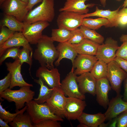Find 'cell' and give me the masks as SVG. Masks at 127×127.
Returning a JSON list of instances; mask_svg holds the SVG:
<instances>
[{"mask_svg": "<svg viewBox=\"0 0 127 127\" xmlns=\"http://www.w3.org/2000/svg\"><path fill=\"white\" fill-rule=\"evenodd\" d=\"M51 37L43 35L37 45L33 54L34 58L38 61L41 66L49 69L54 68L53 62L59 56V52Z\"/></svg>", "mask_w": 127, "mask_h": 127, "instance_id": "obj_1", "label": "cell"}, {"mask_svg": "<svg viewBox=\"0 0 127 127\" xmlns=\"http://www.w3.org/2000/svg\"><path fill=\"white\" fill-rule=\"evenodd\" d=\"M55 16L54 0H43L39 5L28 12L23 22L32 24L39 21L51 22Z\"/></svg>", "mask_w": 127, "mask_h": 127, "instance_id": "obj_2", "label": "cell"}, {"mask_svg": "<svg viewBox=\"0 0 127 127\" xmlns=\"http://www.w3.org/2000/svg\"><path fill=\"white\" fill-rule=\"evenodd\" d=\"M30 87L24 86L17 90H12L9 88L0 93V97L9 102L15 103V112L23 108L25 103H28L34 99L35 92L31 90Z\"/></svg>", "mask_w": 127, "mask_h": 127, "instance_id": "obj_3", "label": "cell"}, {"mask_svg": "<svg viewBox=\"0 0 127 127\" xmlns=\"http://www.w3.org/2000/svg\"><path fill=\"white\" fill-rule=\"evenodd\" d=\"M26 111L30 115L33 124L37 123L45 119H51L63 121L62 118L56 115L51 111L46 102L39 104L32 100L26 103Z\"/></svg>", "mask_w": 127, "mask_h": 127, "instance_id": "obj_4", "label": "cell"}, {"mask_svg": "<svg viewBox=\"0 0 127 127\" xmlns=\"http://www.w3.org/2000/svg\"><path fill=\"white\" fill-rule=\"evenodd\" d=\"M106 77L110 83L112 89L117 95L120 94L122 83L126 78L127 73L113 60L107 64Z\"/></svg>", "mask_w": 127, "mask_h": 127, "instance_id": "obj_5", "label": "cell"}, {"mask_svg": "<svg viewBox=\"0 0 127 127\" xmlns=\"http://www.w3.org/2000/svg\"><path fill=\"white\" fill-rule=\"evenodd\" d=\"M27 4L21 0H6L0 6L5 14L13 16L23 22L28 12Z\"/></svg>", "mask_w": 127, "mask_h": 127, "instance_id": "obj_6", "label": "cell"}, {"mask_svg": "<svg viewBox=\"0 0 127 127\" xmlns=\"http://www.w3.org/2000/svg\"><path fill=\"white\" fill-rule=\"evenodd\" d=\"M60 12L57 20L58 28H63L72 31L82 25L84 18L83 15L71 12Z\"/></svg>", "mask_w": 127, "mask_h": 127, "instance_id": "obj_7", "label": "cell"}, {"mask_svg": "<svg viewBox=\"0 0 127 127\" xmlns=\"http://www.w3.org/2000/svg\"><path fill=\"white\" fill-rule=\"evenodd\" d=\"M49 25V22L43 21L32 24L24 23L22 32L29 43L37 44L43 35V31Z\"/></svg>", "mask_w": 127, "mask_h": 127, "instance_id": "obj_8", "label": "cell"}, {"mask_svg": "<svg viewBox=\"0 0 127 127\" xmlns=\"http://www.w3.org/2000/svg\"><path fill=\"white\" fill-rule=\"evenodd\" d=\"M119 47L117 41L108 38L104 43L99 45L95 56L98 60L108 64L116 57V52Z\"/></svg>", "mask_w": 127, "mask_h": 127, "instance_id": "obj_9", "label": "cell"}, {"mask_svg": "<svg viewBox=\"0 0 127 127\" xmlns=\"http://www.w3.org/2000/svg\"><path fill=\"white\" fill-rule=\"evenodd\" d=\"M85 101L77 98L67 97L64 109V116L68 120L77 119L86 106Z\"/></svg>", "mask_w": 127, "mask_h": 127, "instance_id": "obj_10", "label": "cell"}, {"mask_svg": "<svg viewBox=\"0 0 127 127\" xmlns=\"http://www.w3.org/2000/svg\"><path fill=\"white\" fill-rule=\"evenodd\" d=\"M74 71L71 70L61 83V88L65 96L74 97L84 100L85 99V95L80 92L76 81V75Z\"/></svg>", "mask_w": 127, "mask_h": 127, "instance_id": "obj_11", "label": "cell"}, {"mask_svg": "<svg viewBox=\"0 0 127 127\" xmlns=\"http://www.w3.org/2000/svg\"><path fill=\"white\" fill-rule=\"evenodd\" d=\"M60 74L56 68L49 69L46 67L41 66L37 70L36 76L43 79L51 88L61 87Z\"/></svg>", "mask_w": 127, "mask_h": 127, "instance_id": "obj_12", "label": "cell"}, {"mask_svg": "<svg viewBox=\"0 0 127 127\" xmlns=\"http://www.w3.org/2000/svg\"><path fill=\"white\" fill-rule=\"evenodd\" d=\"M67 97L61 87L54 89L50 98L46 102L55 114L64 118V109Z\"/></svg>", "mask_w": 127, "mask_h": 127, "instance_id": "obj_13", "label": "cell"}, {"mask_svg": "<svg viewBox=\"0 0 127 127\" xmlns=\"http://www.w3.org/2000/svg\"><path fill=\"white\" fill-rule=\"evenodd\" d=\"M96 56L80 54L75 59L71 70L76 75L90 72L98 60Z\"/></svg>", "mask_w": 127, "mask_h": 127, "instance_id": "obj_14", "label": "cell"}, {"mask_svg": "<svg viewBox=\"0 0 127 127\" xmlns=\"http://www.w3.org/2000/svg\"><path fill=\"white\" fill-rule=\"evenodd\" d=\"M5 64L7 70L11 75V82L9 88L11 89L18 86L33 87L32 84L27 83L24 79L21 72L22 65L19 59L15 60L12 63L6 62Z\"/></svg>", "mask_w": 127, "mask_h": 127, "instance_id": "obj_15", "label": "cell"}, {"mask_svg": "<svg viewBox=\"0 0 127 127\" xmlns=\"http://www.w3.org/2000/svg\"><path fill=\"white\" fill-rule=\"evenodd\" d=\"M120 94L112 98L109 101L108 107L104 114L105 120H111L127 110V102L122 99Z\"/></svg>", "mask_w": 127, "mask_h": 127, "instance_id": "obj_16", "label": "cell"}, {"mask_svg": "<svg viewBox=\"0 0 127 127\" xmlns=\"http://www.w3.org/2000/svg\"><path fill=\"white\" fill-rule=\"evenodd\" d=\"M111 88L106 77L97 79L95 90L96 100L100 105L105 109L109 102L108 95Z\"/></svg>", "mask_w": 127, "mask_h": 127, "instance_id": "obj_17", "label": "cell"}, {"mask_svg": "<svg viewBox=\"0 0 127 127\" xmlns=\"http://www.w3.org/2000/svg\"><path fill=\"white\" fill-rule=\"evenodd\" d=\"M76 81L79 90L82 94L89 93L93 96L95 95L97 79L89 72L82 74L76 77Z\"/></svg>", "mask_w": 127, "mask_h": 127, "instance_id": "obj_18", "label": "cell"}, {"mask_svg": "<svg viewBox=\"0 0 127 127\" xmlns=\"http://www.w3.org/2000/svg\"><path fill=\"white\" fill-rule=\"evenodd\" d=\"M22 32H16L10 38L0 45V57L7 48L12 47H22L29 49L33 53L32 48Z\"/></svg>", "mask_w": 127, "mask_h": 127, "instance_id": "obj_19", "label": "cell"}, {"mask_svg": "<svg viewBox=\"0 0 127 127\" xmlns=\"http://www.w3.org/2000/svg\"><path fill=\"white\" fill-rule=\"evenodd\" d=\"M89 0H66L63 6L59 11L73 12L83 15L88 13V8L93 7L96 4L94 3L86 4V2Z\"/></svg>", "mask_w": 127, "mask_h": 127, "instance_id": "obj_20", "label": "cell"}, {"mask_svg": "<svg viewBox=\"0 0 127 127\" xmlns=\"http://www.w3.org/2000/svg\"><path fill=\"white\" fill-rule=\"evenodd\" d=\"M56 48L59 54L58 58L55 62V65L57 67L59 66L62 59L66 58L71 60L73 66L75 60L78 55V53L71 44L67 42L59 43Z\"/></svg>", "mask_w": 127, "mask_h": 127, "instance_id": "obj_21", "label": "cell"}, {"mask_svg": "<svg viewBox=\"0 0 127 127\" xmlns=\"http://www.w3.org/2000/svg\"><path fill=\"white\" fill-rule=\"evenodd\" d=\"M120 6L115 10L111 11L109 9L103 10L99 9L96 6L94 12L83 15V18L91 16H98L104 18L109 20L110 22V27L118 26L117 21L119 16V12Z\"/></svg>", "mask_w": 127, "mask_h": 127, "instance_id": "obj_22", "label": "cell"}, {"mask_svg": "<svg viewBox=\"0 0 127 127\" xmlns=\"http://www.w3.org/2000/svg\"><path fill=\"white\" fill-rule=\"evenodd\" d=\"M78 54L95 56L100 44L84 38L79 43L72 44Z\"/></svg>", "mask_w": 127, "mask_h": 127, "instance_id": "obj_23", "label": "cell"}, {"mask_svg": "<svg viewBox=\"0 0 127 127\" xmlns=\"http://www.w3.org/2000/svg\"><path fill=\"white\" fill-rule=\"evenodd\" d=\"M77 120L87 127H98L105 121V118L104 113L101 112L91 114L83 112Z\"/></svg>", "mask_w": 127, "mask_h": 127, "instance_id": "obj_24", "label": "cell"}, {"mask_svg": "<svg viewBox=\"0 0 127 127\" xmlns=\"http://www.w3.org/2000/svg\"><path fill=\"white\" fill-rule=\"evenodd\" d=\"M34 81L40 86L38 96L34 99V100L39 104L44 103L50 98L54 88H50L41 78H39L38 79H34Z\"/></svg>", "mask_w": 127, "mask_h": 127, "instance_id": "obj_25", "label": "cell"}, {"mask_svg": "<svg viewBox=\"0 0 127 127\" xmlns=\"http://www.w3.org/2000/svg\"><path fill=\"white\" fill-rule=\"evenodd\" d=\"M24 25L14 16L5 14L0 22V26L5 27L15 32H22Z\"/></svg>", "mask_w": 127, "mask_h": 127, "instance_id": "obj_26", "label": "cell"}, {"mask_svg": "<svg viewBox=\"0 0 127 127\" xmlns=\"http://www.w3.org/2000/svg\"><path fill=\"white\" fill-rule=\"evenodd\" d=\"M82 25L89 29L95 30L103 26L110 27V22L108 19L104 18L93 19L86 17L83 19Z\"/></svg>", "mask_w": 127, "mask_h": 127, "instance_id": "obj_27", "label": "cell"}, {"mask_svg": "<svg viewBox=\"0 0 127 127\" xmlns=\"http://www.w3.org/2000/svg\"><path fill=\"white\" fill-rule=\"evenodd\" d=\"M9 124L12 127H34L30 117L26 111L18 114Z\"/></svg>", "mask_w": 127, "mask_h": 127, "instance_id": "obj_28", "label": "cell"}, {"mask_svg": "<svg viewBox=\"0 0 127 127\" xmlns=\"http://www.w3.org/2000/svg\"><path fill=\"white\" fill-rule=\"evenodd\" d=\"M71 31L64 28H58L52 30L51 38L54 41L60 43L67 42L69 39Z\"/></svg>", "mask_w": 127, "mask_h": 127, "instance_id": "obj_29", "label": "cell"}, {"mask_svg": "<svg viewBox=\"0 0 127 127\" xmlns=\"http://www.w3.org/2000/svg\"><path fill=\"white\" fill-rule=\"evenodd\" d=\"M107 64L98 60L94 64L90 73L97 79L106 77L107 72Z\"/></svg>", "mask_w": 127, "mask_h": 127, "instance_id": "obj_30", "label": "cell"}, {"mask_svg": "<svg viewBox=\"0 0 127 127\" xmlns=\"http://www.w3.org/2000/svg\"><path fill=\"white\" fill-rule=\"evenodd\" d=\"M80 27L84 38L99 44L103 43L104 40L103 37L96 32L95 30L89 29L82 25Z\"/></svg>", "mask_w": 127, "mask_h": 127, "instance_id": "obj_31", "label": "cell"}, {"mask_svg": "<svg viewBox=\"0 0 127 127\" xmlns=\"http://www.w3.org/2000/svg\"><path fill=\"white\" fill-rule=\"evenodd\" d=\"M27 107V106L26 105L23 108L16 112L15 113H11L3 108L2 106L1 105V102H0V118L9 124L12 122L18 114L24 112L26 111Z\"/></svg>", "mask_w": 127, "mask_h": 127, "instance_id": "obj_32", "label": "cell"}, {"mask_svg": "<svg viewBox=\"0 0 127 127\" xmlns=\"http://www.w3.org/2000/svg\"><path fill=\"white\" fill-rule=\"evenodd\" d=\"M33 55V54L31 53L29 49L23 47L22 49H20L19 55L18 59L22 65L23 63H26L29 65V70L30 75V69L32 64Z\"/></svg>", "mask_w": 127, "mask_h": 127, "instance_id": "obj_33", "label": "cell"}, {"mask_svg": "<svg viewBox=\"0 0 127 127\" xmlns=\"http://www.w3.org/2000/svg\"><path fill=\"white\" fill-rule=\"evenodd\" d=\"M20 47H14L7 49L0 57V65L6 59L8 58H11L15 60L18 59Z\"/></svg>", "mask_w": 127, "mask_h": 127, "instance_id": "obj_34", "label": "cell"}, {"mask_svg": "<svg viewBox=\"0 0 127 127\" xmlns=\"http://www.w3.org/2000/svg\"><path fill=\"white\" fill-rule=\"evenodd\" d=\"M84 38L80 28H78L71 31L70 37L67 42L71 44H77L81 42Z\"/></svg>", "mask_w": 127, "mask_h": 127, "instance_id": "obj_35", "label": "cell"}, {"mask_svg": "<svg viewBox=\"0 0 127 127\" xmlns=\"http://www.w3.org/2000/svg\"><path fill=\"white\" fill-rule=\"evenodd\" d=\"M0 32V45L3 44L14 34L16 32L5 27L1 26Z\"/></svg>", "mask_w": 127, "mask_h": 127, "instance_id": "obj_36", "label": "cell"}, {"mask_svg": "<svg viewBox=\"0 0 127 127\" xmlns=\"http://www.w3.org/2000/svg\"><path fill=\"white\" fill-rule=\"evenodd\" d=\"M34 127H60L58 121L51 119H45L36 124H33Z\"/></svg>", "mask_w": 127, "mask_h": 127, "instance_id": "obj_37", "label": "cell"}, {"mask_svg": "<svg viewBox=\"0 0 127 127\" xmlns=\"http://www.w3.org/2000/svg\"><path fill=\"white\" fill-rule=\"evenodd\" d=\"M11 82V75L10 72L3 79L0 80V93L9 88Z\"/></svg>", "mask_w": 127, "mask_h": 127, "instance_id": "obj_38", "label": "cell"}, {"mask_svg": "<svg viewBox=\"0 0 127 127\" xmlns=\"http://www.w3.org/2000/svg\"><path fill=\"white\" fill-rule=\"evenodd\" d=\"M122 42V44L119 47L116 52V56L127 60V41Z\"/></svg>", "mask_w": 127, "mask_h": 127, "instance_id": "obj_39", "label": "cell"}, {"mask_svg": "<svg viewBox=\"0 0 127 127\" xmlns=\"http://www.w3.org/2000/svg\"><path fill=\"white\" fill-rule=\"evenodd\" d=\"M117 120V127H127V110L118 116Z\"/></svg>", "mask_w": 127, "mask_h": 127, "instance_id": "obj_40", "label": "cell"}, {"mask_svg": "<svg viewBox=\"0 0 127 127\" xmlns=\"http://www.w3.org/2000/svg\"><path fill=\"white\" fill-rule=\"evenodd\" d=\"M114 60L115 61L121 68L127 73V60L116 57Z\"/></svg>", "mask_w": 127, "mask_h": 127, "instance_id": "obj_41", "label": "cell"}, {"mask_svg": "<svg viewBox=\"0 0 127 127\" xmlns=\"http://www.w3.org/2000/svg\"><path fill=\"white\" fill-rule=\"evenodd\" d=\"M117 24L122 26L127 25V14H124L119 16L117 21Z\"/></svg>", "mask_w": 127, "mask_h": 127, "instance_id": "obj_42", "label": "cell"}, {"mask_svg": "<svg viewBox=\"0 0 127 127\" xmlns=\"http://www.w3.org/2000/svg\"><path fill=\"white\" fill-rule=\"evenodd\" d=\"M43 0H28L27 7L28 11L32 10L34 6L40 2H41Z\"/></svg>", "mask_w": 127, "mask_h": 127, "instance_id": "obj_43", "label": "cell"}, {"mask_svg": "<svg viewBox=\"0 0 127 127\" xmlns=\"http://www.w3.org/2000/svg\"><path fill=\"white\" fill-rule=\"evenodd\" d=\"M124 91L123 99L124 101L127 102V75L124 80Z\"/></svg>", "mask_w": 127, "mask_h": 127, "instance_id": "obj_44", "label": "cell"}, {"mask_svg": "<svg viewBox=\"0 0 127 127\" xmlns=\"http://www.w3.org/2000/svg\"><path fill=\"white\" fill-rule=\"evenodd\" d=\"M0 118V126L1 127H10L8 123Z\"/></svg>", "mask_w": 127, "mask_h": 127, "instance_id": "obj_45", "label": "cell"}, {"mask_svg": "<svg viewBox=\"0 0 127 127\" xmlns=\"http://www.w3.org/2000/svg\"><path fill=\"white\" fill-rule=\"evenodd\" d=\"M117 116L113 119V120L109 125V127H117Z\"/></svg>", "mask_w": 127, "mask_h": 127, "instance_id": "obj_46", "label": "cell"}, {"mask_svg": "<svg viewBox=\"0 0 127 127\" xmlns=\"http://www.w3.org/2000/svg\"><path fill=\"white\" fill-rule=\"evenodd\" d=\"M124 14H127V8H123L119 11L118 14L119 16Z\"/></svg>", "mask_w": 127, "mask_h": 127, "instance_id": "obj_47", "label": "cell"}, {"mask_svg": "<svg viewBox=\"0 0 127 127\" xmlns=\"http://www.w3.org/2000/svg\"><path fill=\"white\" fill-rule=\"evenodd\" d=\"M120 40L122 42L124 41H127V34H123L120 38Z\"/></svg>", "mask_w": 127, "mask_h": 127, "instance_id": "obj_48", "label": "cell"}, {"mask_svg": "<svg viewBox=\"0 0 127 127\" xmlns=\"http://www.w3.org/2000/svg\"><path fill=\"white\" fill-rule=\"evenodd\" d=\"M101 4L103 7H105L106 4V1L107 0H99ZM118 1H120L122 0H116Z\"/></svg>", "mask_w": 127, "mask_h": 127, "instance_id": "obj_49", "label": "cell"}, {"mask_svg": "<svg viewBox=\"0 0 127 127\" xmlns=\"http://www.w3.org/2000/svg\"><path fill=\"white\" fill-rule=\"evenodd\" d=\"M109 125V123H104V122H103L99 126V127H107L108 125Z\"/></svg>", "mask_w": 127, "mask_h": 127, "instance_id": "obj_50", "label": "cell"}, {"mask_svg": "<svg viewBox=\"0 0 127 127\" xmlns=\"http://www.w3.org/2000/svg\"><path fill=\"white\" fill-rule=\"evenodd\" d=\"M122 7L123 8H126L127 7V0H125Z\"/></svg>", "mask_w": 127, "mask_h": 127, "instance_id": "obj_51", "label": "cell"}, {"mask_svg": "<svg viewBox=\"0 0 127 127\" xmlns=\"http://www.w3.org/2000/svg\"><path fill=\"white\" fill-rule=\"evenodd\" d=\"M78 127H87L85 125L82 123H80L77 126Z\"/></svg>", "mask_w": 127, "mask_h": 127, "instance_id": "obj_52", "label": "cell"}, {"mask_svg": "<svg viewBox=\"0 0 127 127\" xmlns=\"http://www.w3.org/2000/svg\"><path fill=\"white\" fill-rule=\"evenodd\" d=\"M6 0H0V5H1Z\"/></svg>", "mask_w": 127, "mask_h": 127, "instance_id": "obj_53", "label": "cell"}, {"mask_svg": "<svg viewBox=\"0 0 127 127\" xmlns=\"http://www.w3.org/2000/svg\"><path fill=\"white\" fill-rule=\"evenodd\" d=\"M22 1L26 3H28V0H21Z\"/></svg>", "mask_w": 127, "mask_h": 127, "instance_id": "obj_54", "label": "cell"}]
</instances>
